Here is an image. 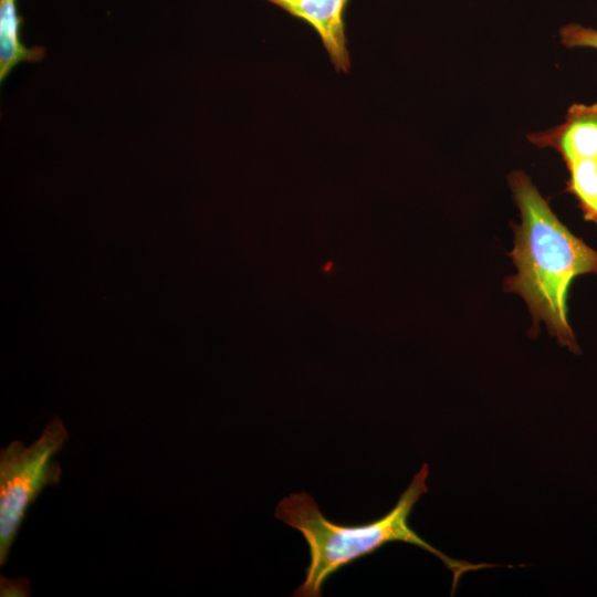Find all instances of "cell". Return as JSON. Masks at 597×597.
Instances as JSON below:
<instances>
[{"instance_id": "cell-4", "label": "cell", "mask_w": 597, "mask_h": 597, "mask_svg": "<svg viewBox=\"0 0 597 597\" xmlns=\"http://www.w3.org/2000/svg\"><path fill=\"white\" fill-rule=\"evenodd\" d=\"M266 1L311 25L318 34L335 71L349 72L350 57L344 19L349 0Z\"/></svg>"}, {"instance_id": "cell-3", "label": "cell", "mask_w": 597, "mask_h": 597, "mask_svg": "<svg viewBox=\"0 0 597 597\" xmlns=\"http://www.w3.org/2000/svg\"><path fill=\"white\" fill-rule=\"evenodd\" d=\"M69 431L54 416L30 446L14 440L0 450V566L8 558L29 507L48 486L61 480L55 455L63 449Z\"/></svg>"}, {"instance_id": "cell-2", "label": "cell", "mask_w": 597, "mask_h": 597, "mask_svg": "<svg viewBox=\"0 0 597 597\" xmlns=\"http://www.w3.org/2000/svg\"><path fill=\"white\" fill-rule=\"evenodd\" d=\"M428 464L425 463L387 514L362 525L347 526L329 521L315 500L305 492L282 499L276 506L275 517L304 536L310 553L305 579L293 596H322L323 585L333 574L391 542L412 544L438 557L453 574L452 595L464 573L494 567L492 564H473L451 558L410 527L409 515L420 496L428 491Z\"/></svg>"}, {"instance_id": "cell-6", "label": "cell", "mask_w": 597, "mask_h": 597, "mask_svg": "<svg viewBox=\"0 0 597 597\" xmlns=\"http://www.w3.org/2000/svg\"><path fill=\"white\" fill-rule=\"evenodd\" d=\"M23 18L18 15L17 0H0V81L20 62H39L45 55L43 46L27 48L20 41Z\"/></svg>"}, {"instance_id": "cell-7", "label": "cell", "mask_w": 597, "mask_h": 597, "mask_svg": "<svg viewBox=\"0 0 597 597\" xmlns=\"http://www.w3.org/2000/svg\"><path fill=\"white\" fill-rule=\"evenodd\" d=\"M566 167L569 171L566 191L577 199L584 219L597 224V158L576 159Z\"/></svg>"}, {"instance_id": "cell-9", "label": "cell", "mask_w": 597, "mask_h": 597, "mask_svg": "<svg viewBox=\"0 0 597 597\" xmlns=\"http://www.w3.org/2000/svg\"><path fill=\"white\" fill-rule=\"evenodd\" d=\"M0 595L2 597H28L31 585L24 577H0Z\"/></svg>"}, {"instance_id": "cell-8", "label": "cell", "mask_w": 597, "mask_h": 597, "mask_svg": "<svg viewBox=\"0 0 597 597\" xmlns=\"http://www.w3.org/2000/svg\"><path fill=\"white\" fill-rule=\"evenodd\" d=\"M563 45L568 49L589 48L597 50V30L577 23H569L559 31Z\"/></svg>"}, {"instance_id": "cell-1", "label": "cell", "mask_w": 597, "mask_h": 597, "mask_svg": "<svg viewBox=\"0 0 597 597\" xmlns=\"http://www.w3.org/2000/svg\"><path fill=\"white\" fill-rule=\"evenodd\" d=\"M507 179L521 223L512 224L515 240L510 253L517 272L505 279L504 290L524 298L534 327L544 322L559 344L578 353L567 293L577 275L597 274V251L558 220L525 172L512 171Z\"/></svg>"}, {"instance_id": "cell-5", "label": "cell", "mask_w": 597, "mask_h": 597, "mask_svg": "<svg viewBox=\"0 0 597 597\" xmlns=\"http://www.w3.org/2000/svg\"><path fill=\"white\" fill-rule=\"evenodd\" d=\"M527 139L537 147L556 150L565 164L597 158V102L570 105L562 124L532 133Z\"/></svg>"}]
</instances>
